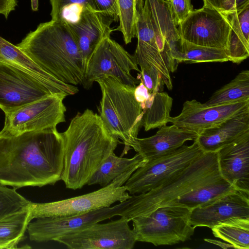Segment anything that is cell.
Wrapping results in <instances>:
<instances>
[{
  "mask_svg": "<svg viewBox=\"0 0 249 249\" xmlns=\"http://www.w3.org/2000/svg\"><path fill=\"white\" fill-rule=\"evenodd\" d=\"M64 142L56 128L0 134V184L16 189L53 185L61 180Z\"/></svg>",
  "mask_w": 249,
  "mask_h": 249,
  "instance_id": "cell-1",
  "label": "cell"
},
{
  "mask_svg": "<svg viewBox=\"0 0 249 249\" xmlns=\"http://www.w3.org/2000/svg\"><path fill=\"white\" fill-rule=\"evenodd\" d=\"M32 219L30 208L0 219V249L17 248Z\"/></svg>",
  "mask_w": 249,
  "mask_h": 249,
  "instance_id": "cell-28",
  "label": "cell"
},
{
  "mask_svg": "<svg viewBox=\"0 0 249 249\" xmlns=\"http://www.w3.org/2000/svg\"><path fill=\"white\" fill-rule=\"evenodd\" d=\"M61 134L64 151L61 180L67 188L73 190L87 184L120 142L109 132L100 116L89 109L78 112Z\"/></svg>",
  "mask_w": 249,
  "mask_h": 249,
  "instance_id": "cell-2",
  "label": "cell"
},
{
  "mask_svg": "<svg viewBox=\"0 0 249 249\" xmlns=\"http://www.w3.org/2000/svg\"><path fill=\"white\" fill-rule=\"evenodd\" d=\"M178 29L181 38L190 43L227 50L231 26L228 17L203 6L193 10Z\"/></svg>",
  "mask_w": 249,
  "mask_h": 249,
  "instance_id": "cell-13",
  "label": "cell"
},
{
  "mask_svg": "<svg viewBox=\"0 0 249 249\" xmlns=\"http://www.w3.org/2000/svg\"><path fill=\"white\" fill-rule=\"evenodd\" d=\"M197 136L196 133L180 128L173 124L165 125L152 136L135 138L131 148L149 161L175 151L185 142L195 141Z\"/></svg>",
  "mask_w": 249,
  "mask_h": 249,
  "instance_id": "cell-19",
  "label": "cell"
},
{
  "mask_svg": "<svg viewBox=\"0 0 249 249\" xmlns=\"http://www.w3.org/2000/svg\"><path fill=\"white\" fill-rule=\"evenodd\" d=\"M95 10L113 21L119 20L117 0H92Z\"/></svg>",
  "mask_w": 249,
  "mask_h": 249,
  "instance_id": "cell-35",
  "label": "cell"
},
{
  "mask_svg": "<svg viewBox=\"0 0 249 249\" xmlns=\"http://www.w3.org/2000/svg\"><path fill=\"white\" fill-rule=\"evenodd\" d=\"M235 190L231 184L221 177L177 197L168 205L184 207L191 211L207 205Z\"/></svg>",
  "mask_w": 249,
  "mask_h": 249,
  "instance_id": "cell-23",
  "label": "cell"
},
{
  "mask_svg": "<svg viewBox=\"0 0 249 249\" xmlns=\"http://www.w3.org/2000/svg\"><path fill=\"white\" fill-rule=\"evenodd\" d=\"M31 203L18 194L15 188L0 184V219L29 209Z\"/></svg>",
  "mask_w": 249,
  "mask_h": 249,
  "instance_id": "cell-33",
  "label": "cell"
},
{
  "mask_svg": "<svg viewBox=\"0 0 249 249\" xmlns=\"http://www.w3.org/2000/svg\"><path fill=\"white\" fill-rule=\"evenodd\" d=\"M249 100V71L240 72L229 83L215 91L203 105H228Z\"/></svg>",
  "mask_w": 249,
  "mask_h": 249,
  "instance_id": "cell-27",
  "label": "cell"
},
{
  "mask_svg": "<svg viewBox=\"0 0 249 249\" xmlns=\"http://www.w3.org/2000/svg\"><path fill=\"white\" fill-rule=\"evenodd\" d=\"M137 45L134 55L140 71H153L161 75L169 90L173 88L170 73L175 72L178 64L163 54L155 39L148 12L144 4L140 16L137 30Z\"/></svg>",
  "mask_w": 249,
  "mask_h": 249,
  "instance_id": "cell-15",
  "label": "cell"
},
{
  "mask_svg": "<svg viewBox=\"0 0 249 249\" xmlns=\"http://www.w3.org/2000/svg\"><path fill=\"white\" fill-rule=\"evenodd\" d=\"M52 20L67 24L77 22L84 13L96 11L92 0H49Z\"/></svg>",
  "mask_w": 249,
  "mask_h": 249,
  "instance_id": "cell-31",
  "label": "cell"
},
{
  "mask_svg": "<svg viewBox=\"0 0 249 249\" xmlns=\"http://www.w3.org/2000/svg\"><path fill=\"white\" fill-rule=\"evenodd\" d=\"M38 0H31V8L33 11H36L38 9Z\"/></svg>",
  "mask_w": 249,
  "mask_h": 249,
  "instance_id": "cell-41",
  "label": "cell"
},
{
  "mask_svg": "<svg viewBox=\"0 0 249 249\" xmlns=\"http://www.w3.org/2000/svg\"><path fill=\"white\" fill-rule=\"evenodd\" d=\"M147 161L138 153L132 158H127L118 157L113 152L104 160L87 184L105 187L124 172L134 167H141Z\"/></svg>",
  "mask_w": 249,
  "mask_h": 249,
  "instance_id": "cell-24",
  "label": "cell"
},
{
  "mask_svg": "<svg viewBox=\"0 0 249 249\" xmlns=\"http://www.w3.org/2000/svg\"><path fill=\"white\" fill-rule=\"evenodd\" d=\"M53 94L29 73L0 62V108L5 114Z\"/></svg>",
  "mask_w": 249,
  "mask_h": 249,
  "instance_id": "cell-14",
  "label": "cell"
},
{
  "mask_svg": "<svg viewBox=\"0 0 249 249\" xmlns=\"http://www.w3.org/2000/svg\"><path fill=\"white\" fill-rule=\"evenodd\" d=\"M144 0H117L119 25L116 30L123 35L125 44L136 37L137 24Z\"/></svg>",
  "mask_w": 249,
  "mask_h": 249,
  "instance_id": "cell-30",
  "label": "cell"
},
{
  "mask_svg": "<svg viewBox=\"0 0 249 249\" xmlns=\"http://www.w3.org/2000/svg\"><path fill=\"white\" fill-rule=\"evenodd\" d=\"M128 200L113 206L105 207L77 215L39 217L27 227L29 238L37 242L55 241L62 236L84 230L93 224L120 215L128 205Z\"/></svg>",
  "mask_w": 249,
  "mask_h": 249,
  "instance_id": "cell-12",
  "label": "cell"
},
{
  "mask_svg": "<svg viewBox=\"0 0 249 249\" xmlns=\"http://www.w3.org/2000/svg\"><path fill=\"white\" fill-rule=\"evenodd\" d=\"M190 213V210L184 207L167 205L132 219L136 241L158 246L190 240L195 229L189 222Z\"/></svg>",
  "mask_w": 249,
  "mask_h": 249,
  "instance_id": "cell-6",
  "label": "cell"
},
{
  "mask_svg": "<svg viewBox=\"0 0 249 249\" xmlns=\"http://www.w3.org/2000/svg\"><path fill=\"white\" fill-rule=\"evenodd\" d=\"M204 152L195 141L167 155L147 161L138 168L124 183L130 195L146 193L180 172Z\"/></svg>",
  "mask_w": 249,
  "mask_h": 249,
  "instance_id": "cell-8",
  "label": "cell"
},
{
  "mask_svg": "<svg viewBox=\"0 0 249 249\" xmlns=\"http://www.w3.org/2000/svg\"><path fill=\"white\" fill-rule=\"evenodd\" d=\"M0 62L20 69L39 80L55 94L72 95L78 92L76 86L58 80L36 64L17 45L0 36Z\"/></svg>",
  "mask_w": 249,
  "mask_h": 249,
  "instance_id": "cell-20",
  "label": "cell"
},
{
  "mask_svg": "<svg viewBox=\"0 0 249 249\" xmlns=\"http://www.w3.org/2000/svg\"><path fill=\"white\" fill-rule=\"evenodd\" d=\"M231 26L227 49L229 61L240 64L249 56V40L244 36L232 14L228 16Z\"/></svg>",
  "mask_w": 249,
  "mask_h": 249,
  "instance_id": "cell-32",
  "label": "cell"
},
{
  "mask_svg": "<svg viewBox=\"0 0 249 249\" xmlns=\"http://www.w3.org/2000/svg\"><path fill=\"white\" fill-rule=\"evenodd\" d=\"M17 5V0H0V14L7 19L10 13L16 9Z\"/></svg>",
  "mask_w": 249,
  "mask_h": 249,
  "instance_id": "cell-37",
  "label": "cell"
},
{
  "mask_svg": "<svg viewBox=\"0 0 249 249\" xmlns=\"http://www.w3.org/2000/svg\"><path fill=\"white\" fill-rule=\"evenodd\" d=\"M206 242L211 243L212 244H215L222 248L227 249L228 248H233L232 246L228 243H224L219 241L213 240L210 239H205Z\"/></svg>",
  "mask_w": 249,
  "mask_h": 249,
  "instance_id": "cell-39",
  "label": "cell"
},
{
  "mask_svg": "<svg viewBox=\"0 0 249 249\" xmlns=\"http://www.w3.org/2000/svg\"><path fill=\"white\" fill-rule=\"evenodd\" d=\"M234 218L249 219V193L235 190L209 204L191 211L189 222L195 228L212 229Z\"/></svg>",
  "mask_w": 249,
  "mask_h": 249,
  "instance_id": "cell-17",
  "label": "cell"
},
{
  "mask_svg": "<svg viewBox=\"0 0 249 249\" xmlns=\"http://www.w3.org/2000/svg\"><path fill=\"white\" fill-rule=\"evenodd\" d=\"M124 217L105 223H96L55 241L70 249H132L137 242Z\"/></svg>",
  "mask_w": 249,
  "mask_h": 249,
  "instance_id": "cell-11",
  "label": "cell"
},
{
  "mask_svg": "<svg viewBox=\"0 0 249 249\" xmlns=\"http://www.w3.org/2000/svg\"><path fill=\"white\" fill-rule=\"evenodd\" d=\"M96 82L102 93L99 115L109 132L123 141L124 148L120 156L123 157L131 149L142 126L143 110L134 95L137 86L110 75H104Z\"/></svg>",
  "mask_w": 249,
  "mask_h": 249,
  "instance_id": "cell-5",
  "label": "cell"
},
{
  "mask_svg": "<svg viewBox=\"0 0 249 249\" xmlns=\"http://www.w3.org/2000/svg\"><path fill=\"white\" fill-rule=\"evenodd\" d=\"M134 70L140 72L135 56L110 36L107 37L100 42L88 59L83 85L88 89L99 78L110 75L125 84L136 86L139 79L131 74Z\"/></svg>",
  "mask_w": 249,
  "mask_h": 249,
  "instance_id": "cell-10",
  "label": "cell"
},
{
  "mask_svg": "<svg viewBox=\"0 0 249 249\" xmlns=\"http://www.w3.org/2000/svg\"><path fill=\"white\" fill-rule=\"evenodd\" d=\"M248 3H249V0H235L236 11L241 9Z\"/></svg>",
  "mask_w": 249,
  "mask_h": 249,
  "instance_id": "cell-40",
  "label": "cell"
},
{
  "mask_svg": "<svg viewBox=\"0 0 249 249\" xmlns=\"http://www.w3.org/2000/svg\"><path fill=\"white\" fill-rule=\"evenodd\" d=\"M221 177L216 152L204 153L189 166L159 186L133 195L119 216L129 221L148 214L158 207L167 206L177 197Z\"/></svg>",
  "mask_w": 249,
  "mask_h": 249,
  "instance_id": "cell-4",
  "label": "cell"
},
{
  "mask_svg": "<svg viewBox=\"0 0 249 249\" xmlns=\"http://www.w3.org/2000/svg\"><path fill=\"white\" fill-rule=\"evenodd\" d=\"M203 6L213 8L228 17L236 11L235 0H203Z\"/></svg>",
  "mask_w": 249,
  "mask_h": 249,
  "instance_id": "cell-36",
  "label": "cell"
},
{
  "mask_svg": "<svg viewBox=\"0 0 249 249\" xmlns=\"http://www.w3.org/2000/svg\"><path fill=\"white\" fill-rule=\"evenodd\" d=\"M167 0L170 3L177 26H178L194 10L191 0Z\"/></svg>",
  "mask_w": 249,
  "mask_h": 249,
  "instance_id": "cell-34",
  "label": "cell"
},
{
  "mask_svg": "<svg viewBox=\"0 0 249 249\" xmlns=\"http://www.w3.org/2000/svg\"><path fill=\"white\" fill-rule=\"evenodd\" d=\"M150 93L147 88L140 81V84L135 89L134 95L136 99L140 103L144 102L148 98Z\"/></svg>",
  "mask_w": 249,
  "mask_h": 249,
  "instance_id": "cell-38",
  "label": "cell"
},
{
  "mask_svg": "<svg viewBox=\"0 0 249 249\" xmlns=\"http://www.w3.org/2000/svg\"><path fill=\"white\" fill-rule=\"evenodd\" d=\"M248 133H249V110L201 131L195 141L204 153L216 152Z\"/></svg>",
  "mask_w": 249,
  "mask_h": 249,
  "instance_id": "cell-22",
  "label": "cell"
},
{
  "mask_svg": "<svg viewBox=\"0 0 249 249\" xmlns=\"http://www.w3.org/2000/svg\"><path fill=\"white\" fill-rule=\"evenodd\" d=\"M172 56L178 64L229 61L227 49L199 46L182 38Z\"/></svg>",
  "mask_w": 249,
  "mask_h": 249,
  "instance_id": "cell-26",
  "label": "cell"
},
{
  "mask_svg": "<svg viewBox=\"0 0 249 249\" xmlns=\"http://www.w3.org/2000/svg\"><path fill=\"white\" fill-rule=\"evenodd\" d=\"M112 20L96 11L87 12L76 22L68 24L77 43L86 66L88 59L104 38L110 36Z\"/></svg>",
  "mask_w": 249,
  "mask_h": 249,
  "instance_id": "cell-21",
  "label": "cell"
},
{
  "mask_svg": "<svg viewBox=\"0 0 249 249\" xmlns=\"http://www.w3.org/2000/svg\"><path fill=\"white\" fill-rule=\"evenodd\" d=\"M211 229L215 237L230 244L233 248L249 249V219H232Z\"/></svg>",
  "mask_w": 249,
  "mask_h": 249,
  "instance_id": "cell-29",
  "label": "cell"
},
{
  "mask_svg": "<svg viewBox=\"0 0 249 249\" xmlns=\"http://www.w3.org/2000/svg\"><path fill=\"white\" fill-rule=\"evenodd\" d=\"M216 154L221 177L235 189L249 193V133Z\"/></svg>",
  "mask_w": 249,
  "mask_h": 249,
  "instance_id": "cell-18",
  "label": "cell"
},
{
  "mask_svg": "<svg viewBox=\"0 0 249 249\" xmlns=\"http://www.w3.org/2000/svg\"><path fill=\"white\" fill-rule=\"evenodd\" d=\"M64 94H53L5 114L4 127L0 134L15 136L31 132L56 128L65 122Z\"/></svg>",
  "mask_w": 249,
  "mask_h": 249,
  "instance_id": "cell-9",
  "label": "cell"
},
{
  "mask_svg": "<svg viewBox=\"0 0 249 249\" xmlns=\"http://www.w3.org/2000/svg\"><path fill=\"white\" fill-rule=\"evenodd\" d=\"M173 98L166 92L151 93L141 105L143 110L142 126L145 131L160 128L169 123Z\"/></svg>",
  "mask_w": 249,
  "mask_h": 249,
  "instance_id": "cell-25",
  "label": "cell"
},
{
  "mask_svg": "<svg viewBox=\"0 0 249 249\" xmlns=\"http://www.w3.org/2000/svg\"><path fill=\"white\" fill-rule=\"evenodd\" d=\"M249 110V100L228 105L206 107L195 99L186 101L180 113L170 117L169 123L178 127L195 132L213 127L223 121Z\"/></svg>",
  "mask_w": 249,
  "mask_h": 249,
  "instance_id": "cell-16",
  "label": "cell"
},
{
  "mask_svg": "<svg viewBox=\"0 0 249 249\" xmlns=\"http://www.w3.org/2000/svg\"><path fill=\"white\" fill-rule=\"evenodd\" d=\"M17 46L42 69L61 81L83 85L86 64L67 23H40Z\"/></svg>",
  "mask_w": 249,
  "mask_h": 249,
  "instance_id": "cell-3",
  "label": "cell"
},
{
  "mask_svg": "<svg viewBox=\"0 0 249 249\" xmlns=\"http://www.w3.org/2000/svg\"><path fill=\"white\" fill-rule=\"evenodd\" d=\"M139 167L130 169L107 186L87 194L51 202H32V218L77 215L110 207L116 202H124L131 196L124 184Z\"/></svg>",
  "mask_w": 249,
  "mask_h": 249,
  "instance_id": "cell-7",
  "label": "cell"
}]
</instances>
